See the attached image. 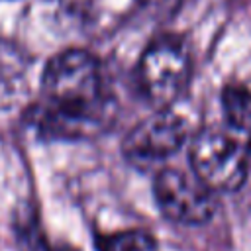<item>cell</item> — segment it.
<instances>
[{
  "mask_svg": "<svg viewBox=\"0 0 251 251\" xmlns=\"http://www.w3.org/2000/svg\"><path fill=\"white\" fill-rule=\"evenodd\" d=\"M108 106L98 59L84 49H67L43 69L41 102L31 108V124L49 137H86L106 124Z\"/></svg>",
  "mask_w": 251,
  "mask_h": 251,
  "instance_id": "6da1fadb",
  "label": "cell"
},
{
  "mask_svg": "<svg viewBox=\"0 0 251 251\" xmlns=\"http://www.w3.org/2000/svg\"><path fill=\"white\" fill-rule=\"evenodd\" d=\"M190 55L182 39L161 35L153 39L137 63V82L145 98L157 108H169L186 88Z\"/></svg>",
  "mask_w": 251,
  "mask_h": 251,
  "instance_id": "7a4b0ae2",
  "label": "cell"
},
{
  "mask_svg": "<svg viewBox=\"0 0 251 251\" xmlns=\"http://www.w3.org/2000/svg\"><path fill=\"white\" fill-rule=\"evenodd\" d=\"M194 175L212 190H237L247 176V147L220 129H202L190 145Z\"/></svg>",
  "mask_w": 251,
  "mask_h": 251,
  "instance_id": "3957f363",
  "label": "cell"
},
{
  "mask_svg": "<svg viewBox=\"0 0 251 251\" xmlns=\"http://www.w3.org/2000/svg\"><path fill=\"white\" fill-rule=\"evenodd\" d=\"M153 196L163 216L171 222L198 226L216 212V198L196 175L178 169H163L153 182Z\"/></svg>",
  "mask_w": 251,
  "mask_h": 251,
  "instance_id": "277c9868",
  "label": "cell"
},
{
  "mask_svg": "<svg viewBox=\"0 0 251 251\" xmlns=\"http://www.w3.org/2000/svg\"><path fill=\"white\" fill-rule=\"evenodd\" d=\"M186 141V122L167 110L159 108L153 116L139 122L124 139V153L131 163L149 165L163 161L176 153Z\"/></svg>",
  "mask_w": 251,
  "mask_h": 251,
  "instance_id": "5b68a950",
  "label": "cell"
},
{
  "mask_svg": "<svg viewBox=\"0 0 251 251\" xmlns=\"http://www.w3.org/2000/svg\"><path fill=\"white\" fill-rule=\"evenodd\" d=\"M222 108L227 124L241 131H251V92L245 86L229 84L222 92Z\"/></svg>",
  "mask_w": 251,
  "mask_h": 251,
  "instance_id": "8992f818",
  "label": "cell"
},
{
  "mask_svg": "<svg viewBox=\"0 0 251 251\" xmlns=\"http://www.w3.org/2000/svg\"><path fill=\"white\" fill-rule=\"evenodd\" d=\"M102 251H157V243L147 231L127 229L110 235L102 243Z\"/></svg>",
  "mask_w": 251,
  "mask_h": 251,
  "instance_id": "52a82bcc",
  "label": "cell"
},
{
  "mask_svg": "<svg viewBox=\"0 0 251 251\" xmlns=\"http://www.w3.org/2000/svg\"><path fill=\"white\" fill-rule=\"evenodd\" d=\"M247 157H249V167H251V139H249V145H247Z\"/></svg>",
  "mask_w": 251,
  "mask_h": 251,
  "instance_id": "ba28073f",
  "label": "cell"
}]
</instances>
